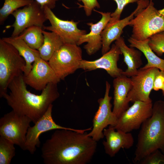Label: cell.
<instances>
[{"label": "cell", "instance_id": "obj_1", "mask_svg": "<svg viewBox=\"0 0 164 164\" xmlns=\"http://www.w3.org/2000/svg\"><path fill=\"white\" fill-rule=\"evenodd\" d=\"M97 146L86 132L57 129L42 145L41 156L45 164H86Z\"/></svg>", "mask_w": 164, "mask_h": 164}, {"label": "cell", "instance_id": "obj_2", "mask_svg": "<svg viewBox=\"0 0 164 164\" xmlns=\"http://www.w3.org/2000/svg\"><path fill=\"white\" fill-rule=\"evenodd\" d=\"M22 73L9 83L8 94L2 96L16 113L29 118L34 124L45 113L49 106L60 96L57 84L50 83L36 95L28 90Z\"/></svg>", "mask_w": 164, "mask_h": 164}, {"label": "cell", "instance_id": "obj_3", "mask_svg": "<svg viewBox=\"0 0 164 164\" xmlns=\"http://www.w3.org/2000/svg\"><path fill=\"white\" fill-rule=\"evenodd\" d=\"M138 133L133 161L138 163L159 149L164 154V101L153 104L152 115L142 125Z\"/></svg>", "mask_w": 164, "mask_h": 164}, {"label": "cell", "instance_id": "obj_4", "mask_svg": "<svg viewBox=\"0 0 164 164\" xmlns=\"http://www.w3.org/2000/svg\"><path fill=\"white\" fill-rule=\"evenodd\" d=\"M26 62L12 45L0 39V97L7 93L12 80L24 73Z\"/></svg>", "mask_w": 164, "mask_h": 164}, {"label": "cell", "instance_id": "obj_5", "mask_svg": "<svg viewBox=\"0 0 164 164\" xmlns=\"http://www.w3.org/2000/svg\"><path fill=\"white\" fill-rule=\"evenodd\" d=\"M152 1L129 22V26L132 27L131 37L135 39L145 40L164 31V15L159 12Z\"/></svg>", "mask_w": 164, "mask_h": 164}, {"label": "cell", "instance_id": "obj_6", "mask_svg": "<svg viewBox=\"0 0 164 164\" xmlns=\"http://www.w3.org/2000/svg\"><path fill=\"white\" fill-rule=\"evenodd\" d=\"M82 50L76 44L64 43L53 55L48 63L60 80L79 69Z\"/></svg>", "mask_w": 164, "mask_h": 164}, {"label": "cell", "instance_id": "obj_7", "mask_svg": "<svg viewBox=\"0 0 164 164\" xmlns=\"http://www.w3.org/2000/svg\"><path fill=\"white\" fill-rule=\"evenodd\" d=\"M32 120L14 111L5 114L0 119V135L25 150L26 135Z\"/></svg>", "mask_w": 164, "mask_h": 164}, {"label": "cell", "instance_id": "obj_8", "mask_svg": "<svg viewBox=\"0 0 164 164\" xmlns=\"http://www.w3.org/2000/svg\"><path fill=\"white\" fill-rule=\"evenodd\" d=\"M105 85L104 97L98 100V108L94 117L92 128L87 133L88 136L96 142L104 137V129L108 125L114 127L118 120V118L111 110L112 105L111 101L112 97L109 95L111 85L106 81Z\"/></svg>", "mask_w": 164, "mask_h": 164}, {"label": "cell", "instance_id": "obj_9", "mask_svg": "<svg viewBox=\"0 0 164 164\" xmlns=\"http://www.w3.org/2000/svg\"><path fill=\"white\" fill-rule=\"evenodd\" d=\"M15 18L14 23L7 26L6 29L13 27L11 36L16 37L26 29L33 26L43 28L47 20L43 8L35 0L22 9H18L12 14Z\"/></svg>", "mask_w": 164, "mask_h": 164}, {"label": "cell", "instance_id": "obj_10", "mask_svg": "<svg viewBox=\"0 0 164 164\" xmlns=\"http://www.w3.org/2000/svg\"><path fill=\"white\" fill-rule=\"evenodd\" d=\"M118 118L116 130L130 132L140 128L142 124L152 115L151 102L136 101Z\"/></svg>", "mask_w": 164, "mask_h": 164}, {"label": "cell", "instance_id": "obj_11", "mask_svg": "<svg viewBox=\"0 0 164 164\" xmlns=\"http://www.w3.org/2000/svg\"><path fill=\"white\" fill-rule=\"evenodd\" d=\"M53 107V104H51L44 114L34 123V125L30 126L28 129L25 150L28 151L31 154H33L36 151V147H39L40 142L39 136L44 132L54 129H68L84 133L91 129V127L79 129L64 127L57 124L52 117Z\"/></svg>", "mask_w": 164, "mask_h": 164}, {"label": "cell", "instance_id": "obj_12", "mask_svg": "<svg viewBox=\"0 0 164 164\" xmlns=\"http://www.w3.org/2000/svg\"><path fill=\"white\" fill-rule=\"evenodd\" d=\"M43 8L51 25L44 26L43 29L57 34L64 43L77 45L80 38L87 33L86 30L80 29L77 27L79 22H75L73 20L69 21L61 19L55 15L51 9L46 6Z\"/></svg>", "mask_w": 164, "mask_h": 164}, {"label": "cell", "instance_id": "obj_13", "mask_svg": "<svg viewBox=\"0 0 164 164\" xmlns=\"http://www.w3.org/2000/svg\"><path fill=\"white\" fill-rule=\"evenodd\" d=\"M159 70L155 67L138 69L137 73L130 77L132 87L128 95V102H152L150 94L153 89L155 78Z\"/></svg>", "mask_w": 164, "mask_h": 164}, {"label": "cell", "instance_id": "obj_14", "mask_svg": "<svg viewBox=\"0 0 164 164\" xmlns=\"http://www.w3.org/2000/svg\"><path fill=\"white\" fill-rule=\"evenodd\" d=\"M23 77L26 84L37 91H42L49 83L57 84L61 80L48 62L41 57L36 59L31 70L27 75L23 74Z\"/></svg>", "mask_w": 164, "mask_h": 164}, {"label": "cell", "instance_id": "obj_15", "mask_svg": "<svg viewBox=\"0 0 164 164\" xmlns=\"http://www.w3.org/2000/svg\"><path fill=\"white\" fill-rule=\"evenodd\" d=\"M121 54L119 47L115 44H113L110 50L98 59L92 61L82 60L79 69L85 71L103 69L111 77L115 78L121 75L123 71L118 67V62Z\"/></svg>", "mask_w": 164, "mask_h": 164}, {"label": "cell", "instance_id": "obj_16", "mask_svg": "<svg viewBox=\"0 0 164 164\" xmlns=\"http://www.w3.org/2000/svg\"><path fill=\"white\" fill-rule=\"evenodd\" d=\"M102 16L97 22H88L87 25L90 26V32L82 36L80 39L77 45L79 46L84 43H87L84 47L87 53L89 55L94 54L101 49L102 41L101 33L109 22L111 13L103 12L96 11Z\"/></svg>", "mask_w": 164, "mask_h": 164}, {"label": "cell", "instance_id": "obj_17", "mask_svg": "<svg viewBox=\"0 0 164 164\" xmlns=\"http://www.w3.org/2000/svg\"><path fill=\"white\" fill-rule=\"evenodd\" d=\"M115 130L113 126L109 125L103 132L106 140L102 144L105 153L111 157L114 156L121 148L130 149L134 142V138L130 132Z\"/></svg>", "mask_w": 164, "mask_h": 164}, {"label": "cell", "instance_id": "obj_18", "mask_svg": "<svg viewBox=\"0 0 164 164\" xmlns=\"http://www.w3.org/2000/svg\"><path fill=\"white\" fill-rule=\"evenodd\" d=\"M113 86L114 106L112 111L118 118L129 107L127 96L132 87L131 78L122 74L114 78Z\"/></svg>", "mask_w": 164, "mask_h": 164}, {"label": "cell", "instance_id": "obj_19", "mask_svg": "<svg viewBox=\"0 0 164 164\" xmlns=\"http://www.w3.org/2000/svg\"><path fill=\"white\" fill-rule=\"evenodd\" d=\"M115 44L123 55L124 61L127 67L122 74L129 77L136 74L142 64V52L134 47H128L125 44L124 39L121 36L115 41Z\"/></svg>", "mask_w": 164, "mask_h": 164}, {"label": "cell", "instance_id": "obj_20", "mask_svg": "<svg viewBox=\"0 0 164 164\" xmlns=\"http://www.w3.org/2000/svg\"><path fill=\"white\" fill-rule=\"evenodd\" d=\"M137 8L130 15L114 23L108 24L102 31L101 36L102 41L101 53L102 55L108 52L110 49L112 43L121 37L124 28L129 25L130 21L134 18V16L138 12Z\"/></svg>", "mask_w": 164, "mask_h": 164}, {"label": "cell", "instance_id": "obj_21", "mask_svg": "<svg viewBox=\"0 0 164 164\" xmlns=\"http://www.w3.org/2000/svg\"><path fill=\"white\" fill-rule=\"evenodd\" d=\"M3 40L14 46L26 62V66L23 75H27L31 70L33 63L36 59L40 57L38 50L31 48L24 40L16 37H3Z\"/></svg>", "mask_w": 164, "mask_h": 164}, {"label": "cell", "instance_id": "obj_22", "mask_svg": "<svg viewBox=\"0 0 164 164\" xmlns=\"http://www.w3.org/2000/svg\"><path fill=\"white\" fill-rule=\"evenodd\" d=\"M149 38L143 40H138L130 37L128 39L130 47L135 48L142 53L147 60L143 67L145 69L156 68L164 72V59L159 57L153 51L149 45Z\"/></svg>", "mask_w": 164, "mask_h": 164}, {"label": "cell", "instance_id": "obj_23", "mask_svg": "<svg viewBox=\"0 0 164 164\" xmlns=\"http://www.w3.org/2000/svg\"><path fill=\"white\" fill-rule=\"evenodd\" d=\"M44 41L42 46L38 50L40 57L48 61L54 53L64 44L59 36L53 32L43 30Z\"/></svg>", "mask_w": 164, "mask_h": 164}, {"label": "cell", "instance_id": "obj_24", "mask_svg": "<svg viewBox=\"0 0 164 164\" xmlns=\"http://www.w3.org/2000/svg\"><path fill=\"white\" fill-rule=\"evenodd\" d=\"M43 29L39 26H32L24 30L17 37L24 40L32 48L38 50L44 41Z\"/></svg>", "mask_w": 164, "mask_h": 164}, {"label": "cell", "instance_id": "obj_25", "mask_svg": "<svg viewBox=\"0 0 164 164\" xmlns=\"http://www.w3.org/2000/svg\"><path fill=\"white\" fill-rule=\"evenodd\" d=\"M34 0H4L0 9V24L2 25L8 16L20 7L29 5Z\"/></svg>", "mask_w": 164, "mask_h": 164}, {"label": "cell", "instance_id": "obj_26", "mask_svg": "<svg viewBox=\"0 0 164 164\" xmlns=\"http://www.w3.org/2000/svg\"><path fill=\"white\" fill-rule=\"evenodd\" d=\"M15 145L0 136V164H10L15 155Z\"/></svg>", "mask_w": 164, "mask_h": 164}, {"label": "cell", "instance_id": "obj_27", "mask_svg": "<svg viewBox=\"0 0 164 164\" xmlns=\"http://www.w3.org/2000/svg\"><path fill=\"white\" fill-rule=\"evenodd\" d=\"M149 45L158 56L164 53V31L156 34L149 38Z\"/></svg>", "mask_w": 164, "mask_h": 164}, {"label": "cell", "instance_id": "obj_28", "mask_svg": "<svg viewBox=\"0 0 164 164\" xmlns=\"http://www.w3.org/2000/svg\"><path fill=\"white\" fill-rule=\"evenodd\" d=\"M116 3L117 7L113 12L111 13V19L108 24L114 23L120 20L122 12L124 7L128 4L137 2L138 0H113Z\"/></svg>", "mask_w": 164, "mask_h": 164}, {"label": "cell", "instance_id": "obj_29", "mask_svg": "<svg viewBox=\"0 0 164 164\" xmlns=\"http://www.w3.org/2000/svg\"><path fill=\"white\" fill-rule=\"evenodd\" d=\"M141 164H164V154L157 149L145 157L139 163Z\"/></svg>", "mask_w": 164, "mask_h": 164}, {"label": "cell", "instance_id": "obj_30", "mask_svg": "<svg viewBox=\"0 0 164 164\" xmlns=\"http://www.w3.org/2000/svg\"><path fill=\"white\" fill-rule=\"evenodd\" d=\"M82 2L84 4L82 6L84 8L86 15L87 16H90L94 9L97 8H99L100 5L97 0H77Z\"/></svg>", "mask_w": 164, "mask_h": 164}, {"label": "cell", "instance_id": "obj_31", "mask_svg": "<svg viewBox=\"0 0 164 164\" xmlns=\"http://www.w3.org/2000/svg\"><path fill=\"white\" fill-rule=\"evenodd\" d=\"M164 85V72L159 70L154 79L153 89L155 91L162 90Z\"/></svg>", "mask_w": 164, "mask_h": 164}, {"label": "cell", "instance_id": "obj_32", "mask_svg": "<svg viewBox=\"0 0 164 164\" xmlns=\"http://www.w3.org/2000/svg\"><path fill=\"white\" fill-rule=\"evenodd\" d=\"M43 8L46 6L52 9L56 6V2L59 0H35Z\"/></svg>", "mask_w": 164, "mask_h": 164}, {"label": "cell", "instance_id": "obj_33", "mask_svg": "<svg viewBox=\"0 0 164 164\" xmlns=\"http://www.w3.org/2000/svg\"><path fill=\"white\" fill-rule=\"evenodd\" d=\"M159 12L161 14L164 15V8L158 10Z\"/></svg>", "mask_w": 164, "mask_h": 164}, {"label": "cell", "instance_id": "obj_34", "mask_svg": "<svg viewBox=\"0 0 164 164\" xmlns=\"http://www.w3.org/2000/svg\"><path fill=\"white\" fill-rule=\"evenodd\" d=\"M140 0L141 1L146 2L148 3H149L150 1V0Z\"/></svg>", "mask_w": 164, "mask_h": 164}, {"label": "cell", "instance_id": "obj_35", "mask_svg": "<svg viewBox=\"0 0 164 164\" xmlns=\"http://www.w3.org/2000/svg\"><path fill=\"white\" fill-rule=\"evenodd\" d=\"M161 90H162V95H163L164 96V85H163L162 88Z\"/></svg>", "mask_w": 164, "mask_h": 164}]
</instances>
